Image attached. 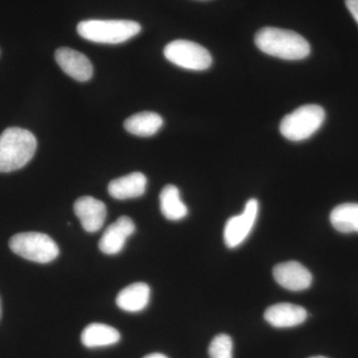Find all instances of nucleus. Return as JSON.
I'll return each mask as SVG.
<instances>
[{
  "mask_svg": "<svg viewBox=\"0 0 358 358\" xmlns=\"http://www.w3.org/2000/svg\"><path fill=\"white\" fill-rule=\"evenodd\" d=\"M150 289L145 282H134L122 289L117 294V307L129 313H138L145 310L150 303Z\"/></svg>",
  "mask_w": 358,
  "mask_h": 358,
  "instance_id": "14",
  "label": "nucleus"
},
{
  "mask_svg": "<svg viewBox=\"0 0 358 358\" xmlns=\"http://www.w3.org/2000/svg\"><path fill=\"white\" fill-rule=\"evenodd\" d=\"M275 282L282 288L292 292H301L310 288L313 275L301 263L289 261L278 264L273 270Z\"/></svg>",
  "mask_w": 358,
  "mask_h": 358,
  "instance_id": "8",
  "label": "nucleus"
},
{
  "mask_svg": "<svg viewBox=\"0 0 358 358\" xmlns=\"http://www.w3.org/2000/svg\"><path fill=\"white\" fill-rule=\"evenodd\" d=\"M255 44L264 53L284 60H301L310 53L307 40L296 32L281 28L265 27L259 30Z\"/></svg>",
  "mask_w": 358,
  "mask_h": 358,
  "instance_id": "1",
  "label": "nucleus"
},
{
  "mask_svg": "<svg viewBox=\"0 0 358 358\" xmlns=\"http://www.w3.org/2000/svg\"><path fill=\"white\" fill-rule=\"evenodd\" d=\"M55 59L61 69L77 81H89L93 76L94 68L91 61L74 49L61 47L56 51Z\"/></svg>",
  "mask_w": 358,
  "mask_h": 358,
  "instance_id": "9",
  "label": "nucleus"
},
{
  "mask_svg": "<svg viewBox=\"0 0 358 358\" xmlns=\"http://www.w3.org/2000/svg\"><path fill=\"white\" fill-rule=\"evenodd\" d=\"M266 322L278 329L300 326L307 320L308 313L303 307L294 303H281L271 306L264 313Z\"/></svg>",
  "mask_w": 358,
  "mask_h": 358,
  "instance_id": "12",
  "label": "nucleus"
},
{
  "mask_svg": "<svg viewBox=\"0 0 358 358\" xmlns=\"http://www.w3.org/2000/svg\"><path fill=\"white\" fill-rule=\"evenodd\" d=\"M208 353L210 358H233L232 338L228 334H218L212 339Z\"/></svg>",
  "mask_w": 358,
  "mask_h": 358,
  "instance_id": "19",
  "label": "nucleus"
},
{
  "mask_svg": "<svg viewBox=\"0 0 358 358\" xmlns=\"http://www.w3.org/2000/svg\"><path fill=\"white\" fill-rule=\"evenodd\" d=\"M9 247L16 255L40 264L50 263L59 255L58 245L48 235L39 232H24L14 235Z\"/></svg>",
  "mask_w": 358,
  "mask_h": 358,
  "instance_id": "5",
  "label": "nucleus"
},
{
  "mask_svg": "<svg viewBox=\"0 0 358 358\" xmlns=\"http://www.w3.org/2000/svg\"><path fill=\"white\" fill-rule=\"evenodd\" d=\"M164 124V120L154 112H141L124 121V127L129 134L138 136H152Z\"/></svg>",
  "mask_w": 358,
  "mask_h": 358,
  "instance_id": "16",
  "label": "nucleus"
},
{
  "mask_svg": "<svg viewBox=\"0 0 358 358\" xmlns=\"http://www.w3.org/2000/svg\"><path fill=\"white\" fill-rule=\"evenodd\" d=\"M136 225L128 216H121L103 232L99 248L106 255H115L124 249L127 239L134 234Z\"/></svg>",
  "mask_w": 358,
  "mask_h": 358,
  "instance_id": "10",
  "label": "nucleus"
},
{
  "mask_svg": "<svg viewBox=\"0 0 358 358\" xmlns=\"http://www.w3.org/2000/svg\"><path fill=\"white\" fill-rule=\"evenodd\" d=\"M310 358H327V357H310Z\"/></svg>",
  "mask_w": 358,
  "mask_h": 358,
  "instance_id": "22",
  "label": "nucleus"
},
{
  "mask_svg": "<svg viewBox=\"0 0 358 358\" xmlns=\"http://www.w3.org/2000/svg\"><path fill=\"white\" fill-rule=\"evenodd\" d=\"M143 358H169L166 355H162V353H152V355H148L147 357Z\"/></svg>",
  "mask_w": 358,
  "mask_h": 358,
  "instance_id": "21",
  "label": "nucleus"
},
{
  "mask_svg": "<svg viewBox=\"0 0 358 358\" xmlns=\"http://www.w3.org/2000/svg\"><path fill=\"white\" fill-rule=\"evenodd\" d=\"M120 339L121 334L115 327L103 324H89L81 334L82 343L90 348L115 345Z\"/></svg>",
  "mask_w": 358,
  "mask_h": 358,
  "instance_id": "15",
  "label": "nucleus"
},
{
  "mask_svg": "<svg viewBox=\"0 0 358 358\" xmlns=\"http://www.w3.org/2000/svg\"><path fill=\"white\" fill-rule=\"evenodd\" d=\"M147 183L145 174L133 173L110 181L108 190L115 199H136L145 194Z\"/></svg>",
  "mask_w": 358,
  "mask_h": 358,
  "instance_id": "13",
  "label": "nucleus"
},
{
  "mask_svg": "<svg viewBox=\"0 0 358 358\" xmlns=\"http://www.w3.org/2000/svg\"><path fill=\"white\" fill-rule=\"evenodd\" d=\"M326 119L324 110L319 105H305L287 115L280 124V131L287 140H308L319 131Z\"/></svg>",
  "mask_w": 358,
  "mask_h": 358,
  "instance_id": "4",
  "label": "nucleus"
},
{
  "mask_svg": "<svg viewBox=\"0 0 358 358\" xmlns=\"http://www.w3.org/2000/svg\"><path fill=\"white\" fill-rule=\"evenodd\" d=\"M34 134L20 128H8L0 134V173H11L25 166L34 157Z\"/></svg>",
  "mask_w": 358,
  "mask_h": 358,
  "instance_id": "2",
  "label": "nucleus"
},
{
  "mask_svg": "<svg viewBox=\"0 0 358 358\" xmlns=\"http://www.w3.org/2000/svg\"><path fill=\"white\" fill-rule=\"evenodd\" d=\"M164 57L173 64L193 71L208 69L212 64L211 54L201 45L188 40H176L167 44Z\"/></svg>",
  "mask_w": 358,
  "mask_h": 358,
  "instance_id": "6",
  "label": "nucleus"
},
{
  "mask_svg": "<svg viewBox=\"0 0 358 358\" xmlns=\"http://www.w3.org/2000/svg\"><path fill=\"white\" fill-rule=\"evenodd\" d=\"M259 202L250 199L240 215L233 216L226 222L224 228V241L228 248H236L248 238L255 226L258 217Z\"/></svg>",
  "mask_w": 358,
  "mask_h": 358,
  "instance_id": "7",
  "label": "nucleus"
},
{
  "mask_svg": "<svg viewBox=\"0 0 358 358\" xmlns=\"http://www.w3.org/2000/svg\"><path fill=\"white\" fill-rule=\"evenodd\" d=\"M160 210L171 221H179L187 216L188 209L181 201L178 188L173 185L164 186L159 195Z\"/></svg>",
  "mask_w": 358,
  "mask_h": 358,
  "instance_id": "17",
  "label": "nucleus"
},
{
  "mask_svg": "<svg viewBox=\"0 0 358 358\" xmlns=\"http://www.w3.org/2000/svg\"><path fill=\"white\" fill-rule=\"evenodd\" d=\"M331 225L341 233H358V203H343L331 211Z\"/></svg>",
  "mask_w": 358,
  "mask_h": 358,
  "instance_id": "18",
  "label": "nucleus"
},
{
  "mask_svg": "<svg viewBox=\"0 0 358 358\" xmlns=\"http://www.w3.org/2000/svg\"><path fill=\"white\" fill-rule=\"evenodd\" d=\"M74 212L87 232H96L103 227L107 217L105 203L91 196L80 197L74 204Z\"/></svg>",
  "mask_w": 358,
  "mask_h": 358,
  "instance_id": "11",
  "label": "nucleus"
},
{
  "mask_svg": "<svg viewBox=\"0 0 358 358\" xmlns=\"http://www.w3.org/2000/svg\"><path fill=\"white\" fill-rule=\"evenodd\" d=\"M345 6L358 24V0H345Z\"/></svg>",
  "mask_w": 358,
  "mask_h": 358,
  "instance_id": "20",
  "label": "nucleus"
},
{
  "mask_svg": "<svg viewBox=\"0 0 358 358\" xmlns=\"http://www.w3.org/2000/svg\"><path fill=\"white\" fill-rule=\"evenodd\" d=\"M140 23L131 20H85L77 26L80 36L102 44H120L141 32Z\"/></svg>",
  "mask_w": 358,
  "mask_h": 358,
  "instance_id": "3",
  "label": "nucleus"
}]
</instances>
